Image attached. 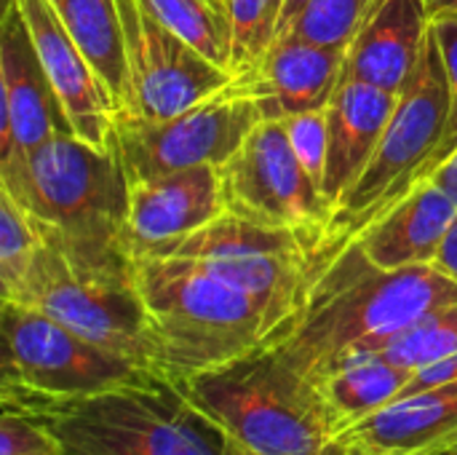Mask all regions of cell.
Here are the masks:
<instances>
[{
	"label": "cell",
	"instance_id": "24",
	"mask_svg": "<svg viewBox=\"0 0 457 455\" xmlns=\"http://www.w3.org/2000/svg\"><path fill=\"white\" fill-rule=\"evenodd\" d=\"M361 351H380L394 365H399V367H404L410 373H415L418 367H423V365H428L434 359L455 354L457 300L423 314L420 319H415L404 330H399L391 338L375 343L372 349H361Z\"/></svg>",
	"mask_w": 457,
	"mask_h": 455
},
{
	"label": "cell",
	"instance_id": "29",
	"mask_svg": "<svg viewBox=\"0 0 457 455\" xmlns=\"http://www.w3.org/2000/svg\"><path fill=\"white\" fill-rule=\"evenodd\" d=\"M284 123H287V134H289L297 161L311 174V180L321 188L324 169H327V142H329L327 110H308V113L287 118Z\"/></svg>",
	"mask_w": 457,
	"mask_h": 455
},
{
	"label": "cell",
	"instance_id": "6",
	"mask_svg": "<svg viewBox=\"0 0 457 455\" xmlns=\"http://www.w3.org/2000/svg\"><path fill=\"white\" fill-rule=\"evenodd\" d=\"M0 188L70 247L129 252V177L112 142L99 150L64 134L24 156L0 158Z\"/></svg>",
	"mask_w": 457,
	"mask_h": 455
},
{
	"label": "cell",
	"instance_id": "16",
	"mask_svg": "<svg viewBox=\"0 0 457 455\" xmlns=\"http://www.w3.org/2000/svg\"><path fill=\"white\" fill-rule=\"evenodd\" d=\"M345 62V46H327L297 32H281L254 67L238 72L257 99L262 121H287L308 110H327Z\"/></svg>",
	"mask_w": 457,
	"mask_h": 455
},
{
	"label": "cell",
	"instance_id": "28",
	"mask_svg": "<svg viewBox=\"0 0 457 455\" xmlns=\"http://www.w3.org/2000/svg\"><path fill=\"white\" fill-rule=\"evenodd\" d=\"M431 24L436 29L442 59H445V70H447V80H450V110H447L445 134H442L434 156L423 166V172L418 177V185L431 180L457 153V19H439V21H431Z\"/></svg>",
	"mask_w": 457,
	"mask_h": 455
},
{
	"label": "cell",
	"instance_id": "26",
	"mask_svg": "<svg viewBox=\"0 0 457 455\" xmlns=\"http://www.w3.org/2000/svg\"><path fill=\"white\" fill-rule=\"evenodd\" d=\"M378 3L380 0H311L284 32H297L316 43L348 48L353 32Z\"/></svg>",
	"mask_w": 457,
	"mask_h": 455
},
{
	"label": "cell",
	"instance_id": "4",
	"mask_svg": "<svg viewBox=\"0 0 457 455\" xmlns=\"http://www.w3.org/2000/svg\"><path fill=\"white\" fill-rule=\"evenodd\" d=\"M179 386L217 429L220 455H321L335 437L316 383L268 346Z\"/></svg>",
	"mask_w": 457,
	"mask_h": 455
},
{
	"label": "cell",
	"instance_id": "21",
	"mask_svg": "<svg viewBox=\"0 0 457 455\" xmlns=\"http://www.w3.org/2000/svg\"><path fill=\"white\" fill-rule=\"evenodd\" d=\"M410 375L380 351H348L316 381L332 434L396 402Z\"/></svg>",
	"mask_w": 457,
	"mask_h": 455
},
{
	"label": "cell",
	"instance_id": "2",
	"mask_svg": "<svg viewBox=\"0 0 457 455\" xmlns=\"http://www.w3.org/2000/svg\"><path fill=\"white\" fill-rule=\"evenodd\" d=\"M153 370L174 383L262 349L273 327L246 292L185 257H137Z\"/></svg>",
	"mask_w": 457,
	"mask_h": 455
},
{
	"label": "cell",
	"instance_id": "15",
	"mask_svg": "<svg viewBox=\"0 0 457 455\" xmlns=\"http://www.w3.org/2000/svg\"><path fill=\"white\" fill-rule=\"evenodd\" d=\"M225 215L220 166L193 169L129 182L126 247L134 257L190 236Z\"/></svg>",
	"mask_w": 457,
	"mask_h": 455
},
{
	"label": "cell",
	"instance_id": "9",
	"mask_svg": "<svg viewBox=\"0 0 457 455\" xmlns=\"http://www.w3.org/2000/svg\"><path fill=\"white\" fill-rule=\"evenodd\" d=\"M3 378L8 392L40 400H80L153 375V370L123 359L56 319L3 300ZM158 375V373H155Z\"/></svg>",
	"mask_w": 457,
	"mask_h": 455
},
{
	"label": "cell",
	"instance_id": "27",
	"mask_svg": "<svg viewBox=\"0 0 457 455\" xmlns=\"http://www.w3.org/2000/svg\"><path fill=\"white\" fill-rule=\"evenodd\" d=\"M233 29V59L230 72H246L260 62L268 46L276 40L278 19L268 0H225Z\"/></svg>",
	"mask_w": 457,
	"mask_h": 455
},
{
	"label": "cell",
	"instance_id": "11",
	"mask_svg": "<svg viewBox=\"0 0 457 455\" xmlns=\"http://www.w3.org/2000/svg\"><path fill=\"white\" fill-rule=\"evenodd\" d=\"M257 123H262L260 105L244 80L233 75L217 94L163 121L115 113L112 145L129 182H139L198 164L222 166Z\"/></svg>",
	"mask_w": 457,
	"mask_h": 455
},
{
	"label": "cell",
	"instance_id": "18",
	"mask_svg": "<svg viewBox=\"0 0 457 455\" xmlns=\"http://www.w3.org/2000/svg\"><path fill=\"white\" fill-rule=\"evenodd\" d=\"M431 29L426 0H380L353 32L340 80H364L399 94Z\"/></svg>",
	"mask_w": 457,
	"mask_h": 455
},
{
	"label": "cell",
	"instance_id": "14",
	"mask_svg": "<svg viewBox=\"0 0 457 455\" xmlns=\"http://www.w3.org/2000/svg\"><path fill=\"white\" fill-rule=\"evenodd\" d=\"M27 24L35 54L70 118L72 134L91 147H110L115 123V99L56 16L51 0H13Z\"/></svg>",
	"mask_w": 457,
	"mask_h": 455
},
{
	"label": "cell",
	"instance_id": "35",
	"mask_svg": "<svg viewBox=\"0 0 457 455\" xmlns=\"http://www.w3.org/2000/svg\"><path fill=\"white\" fill-rule=\"evenodd\" d=\"M308 3H311V0H287V3H284V11H281V19H278V32H276V35H281V32L305 11Z\"/></svg>",
	"mask_w": 457,
	"mask_h": 455
},
{
	"label": "cell",
	"instance_id": "5",
	"mask_svg": "<svg viewBox=\"0 0 457 455\" xmlns=\"http://www.w3.org/2000/svg\"><path fill=\"white\" fill-rule=\"evenodd\" d=\"M37 228L40 247L3 300L29 306L80 338L153 370L147 314L137 287V257L123 249H78L40 223Z\"/></svg>",
	"mask_w": 457,
	"mask_h": 455
},
{
	"label": "cell",
	"instance_id": "31",
	"mask_svg": "<svg viewBox=\"0 0 457 455\" xmlns=\"http://www.w3.org/2000/svg\"><path fill=\"white\" fill-rule=\"evenodd\" d=\"M453 381H457V351L418 367L410 375L407 386L402 389V394L396 400H407L412 394H420V392H428V389H436V386H445V383H453Z\"/></svg>",
	"mask_w": 457,
	"mask_h": 455
},
{
	"label": "cell",
	"instance_id": "33",
	"mask_svg": "<svg viewBox=\"0 0 457 455\" xmlns=\"http://www.w3.org/2000/svg\"><path fill=\"white\" fill-rule=\"evenodd\" d=\"M431 180H434L436 185H442L447 193H453L457 198V153L442 166V169H439V172H436V174H434V177H431Z\"/></svg>",
	"mask_w": 457,
	"mask_h": 455
},
{
	"label": "cell",
	"instance_id": "34",
	"mask_svg": "<svg viewBox=\"0 0 457 455\" xmlns=\"http://www.w3.org/2000/svg\"><path fill=\"white\" fill-rule=\"evenodd\" d=\"M431 21L439 19H457V0H426Z\"/></svg>",
	"mask_w": 457,
	"mask_h": 455
},
{
	"label": "cell",
	"instance_id": "25",
	"mask_svg": "<svg viewBox=\"0 0 457 455\" xmlns=\"http://www.w3.org/2000/svg\"><path fill=\"white\" fill-rule=\"evenodd\" d=\"M40 247V228L35 217L0 188V284L3 295L11 292L29 268Z\"/></svg>",
	"mask_w": 457,
	"mask_h": 455
},
{
	"label": "cell",
	"instance_id": "1",
	"mask_svg": "<svg viewBox=\"0 0 457 455\" xmlns=\"http://www.w3.org/2000/svg\"><path fill=\"white\" fill-rule=\"evenodd\" d=\"M455 300L457 282L436 265L386 271L348 241L316 271L303 308L268 349L316 383L348 351L372 349Z\"/></svg>",
	"mask_w": 457,
	"mask_h": 455
},
{
	"label": "cell",
	"instance_id": "32",
	"mask_svg": "<svg viewBox=\"0 0 457 455\" xmlns=\"http://www.w3.org/2000/svg\"><path fill=\"white\" fill-rule=\"evenodd\" d=\"M434 265L457 282V215L453 225H450V231H447V236H445V241H442V249H439Z\"/></svg>",
	"mask_w": 457,
	"mask_h": 455
},
{
	"label": "cell",
	"instance_id": "10",
	"mask_svg": "<svg viewBox=\"0 0 457 455\" xmlns=\"http://www.w3.org/2000/svg\"><path fill=\"white\" fill-rule=\"evenodd\" d=\"M220 180L225 215L295 233L316 263L335 209L297 161L284 121L257 123L236 156L220 166Z\"/></svg>",
	"mask_w": 457,
	"mask_h": 455
},
{
	"label": "cell",
	"instance_id": "22",
	"mask_svg": "<svg viewBox=\"0 0 457 455\" xmlns=\"http://www.w3.org/2000/svg\"><path fill=\"white\" fill-rule=\"evenodd\" d=\"M51 5L112 94L115 107H120L126 91V54L118 0H51Z\"/></svg>",
	"mask_w": 457,
	"mask_h": 455
},
{
	"label": "cell",
	"instance_id": "17",
	"mask_svg": "<svg viewBox=\"0 0 457 455\" xmlns=\"http://www.w3.org/2000/svg\"><path fill=\"white\" fill-rule=\"evenodd\" d=\"M457 432V381L396 400L343 429L321 455H420Z\"/></svg>",
	"mask_w": 457,
	"mask_h": 455
},
{
	"label": "cell",
	"instance_id": "19",
	"mask_svg": "<svg viewBox=\"0 0 457 455\" xmlns=\"http://www.w3.org/2000/svg\"><path fill=\"white\" fill-rule=\"evenodd\" d=\"M399 94L364 83L340 80L327 105V169L324 196L337 209L343 196L356 185L370 158L375 156L380 137L391 121ZM335 217V215H332Z\"/></svg>",
	"mask_w": 457,
	"mask_h": 455
},
{
	"label": "cell",
	"instance_id": "20",
	"mask_svg": "<svg viewBox=\"0 0 457 455\" xmlns=\"http://www.w3.org/2000/svg\"><path fill=\"white\" fill-rule=\"evenodd\" d=\"M457 215V198L434 180L415 185L388 212L364 225L351 241L386 271L434 265Z\"/></svg>",
	"mask_w": 457,
	"mask_h": 455
},
{
	"label": "cell",
	"instance_id": "36",
	"mask_svg": "<svg viewBox=\"0 0 457 455\" xmlns=\"http://www.w3.org/2000/svg\"><path fill=\"white\" fill-rule=\"evenodd\" d=\"M420 455H457V432L453 437H447L445 442H439V445H434V448H428L426 453Z\"/></svg>",
	"mask_w": 457,
	"mask_h": 455
},
{
	"label": "cell",
	"instance_id": "8",
	"mask_svg": "<svg viewBox=\"0 0 457 455\" xmlns=\"http://www.w3.org/2000/svg\"><path fill=\"white\" fill-rule=\"evenodd\" d=\"M145 255L193 260L246 292L265 311L273 327L270 341L297 316L313 282V255L303 239L233 215H222L190 236L161 244Z\"/></svg>",
	"mask_w": 457,
	"mask_h": 455
},
{
	"label": "cell",
	"instance_id": "7",
	"mask_svg": "<svg viewBox=\"0 0 457 455\" xmlns=\"http://www.w3.org/2000/svg\"><path fill=\"white\" fill-rule=\"evenodd\" d=\"M450 110V80L439 48L436 29L431 24L428 38L423 43L420 59L399 91L391 121L380 137L375 156L367 169L356 180V185L343 196L335 209L329 239L313 263L316 271L332 260L364 225L388 212L396 201H402L415 185L434 156Z\"/></svg>",
	"mask_w": 457,
	"mask_h": 455
},
{
	"label": "cell",
	"instance_id": "23",
	"mask_svg": "<svg viewBox=\"0 0 457 455\" xmlns=\"http://www.w3.org/2000/svg\"><path fill=\"white\" fill-rule=\"evenodd\" d=\"M147 5L195 51L230 70L233 29L225 0H147Z\"/></svg>",
	"mask_w": 457,
	"mask_h": 455
},
{
	"label": "cell",
	"instance_id": "12",
	"mask_svg": "<svg viewBox=\"0 0 457 455\" xmlns=\"http://www.w3.org/2000/svg\"><path fill=\"white\" fill-rule=\"evenodd\" d=\"M126 91L118 113L163 121L233 80V72L206 59L169 24H163L147 0H118Z\"/></svg>",
	"mask_w": 457,
	"mask_h": 455
},
{
	"label": "cell",
	"instance_id": "30",
	"mask_svg": "<svg viewBox=\"0 0 457 455\" xmlns=\"http://www.w3.org/2000/svg\"><path fill=\"white\" fill-rule=\"evenodd\" d=\"M0 455H62L56 437L35 418L3 410Z\"/></svg>",
	"mask_w": 457,
	"mask_h": 455
},
{
	"label": "cell",
	"instance_id": "13",
	"mask_svg": "<svg viewBox=\"0 0 457 455\" xmlns=\"http://www.w3.org/2000/svg\"><path fill=\"white\" fill-rule=\"evenodd\" d=\"M0 158L24 156L56 137L72 134L70 118L62 110L13 0L5 3L0 29Z\"/></svg>",
	"mask_w": 457,
	"mask_h": 455
},
{
	"label": "cell",
	"instance_id": "3",
	"mask_svg": "<svg viewBox=\"0 0 457 455\" xmlns=\"http://www.w3.org/2000/svg\"><path fill=\"white\" fill-rule=\"evenodd\" d=\"M3 410L40 421L62 455H220L217 429L182 386L163 375L80 400H40L0 389Z\"/></svg>",
	"mask_w": 457,
	"mask_h": 455
}]
</instances>
